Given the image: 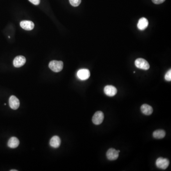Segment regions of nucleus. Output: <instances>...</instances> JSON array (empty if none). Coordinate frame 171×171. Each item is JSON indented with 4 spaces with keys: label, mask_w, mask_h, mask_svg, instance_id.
Masks as SVG:
<instances>
[{
    "label": "nucleus",
    "mask_w": 171,
    "mask_h": 171,
    "mask_svg": "<svg viewBox=\"0 0 171 171\" xmlns=\"http://www.w3.org/2000/svg\"><path fill=\"white\" fill-rule=\"evenodd\" d=\"M153 136L155 138H163L165 136V132L164 130H157L153 132Z\"/></svg>",
    "instance_id": "15"
},
{
    "label": "nucleus",
    "mask_w": 171,
    "mask_h": 171,
    "mask_svg": "<svg viewBox=\"0 0 171 171\" xmlns=\"http://www.w3.org/2000/svg\"><path fill=\"white\" fill-rule=\"evenodd\" d=\"M20 26L22 29L26 30H31L34 29V24L29 20H22L20 22Z\"/></svg>",
    "instance_id": "10"
},
{
    "label": "nucleus",
    "mask_w": 171,
    "mask_h": 171,
    "mask_svg": "<svg viewBox=\"0 0 171 171\" xmlns=\"http://www.w3.org/2000/svg\"><path fill=\"white\" fill-rule=\"evenodd\" d=\"M26 61V58L23 56H18L15 57L13 60V64L16 68H20L25 65Z\"/></svg>",
    "instance_id": "7"
},
{
    "label": "nucleus",
    "mask_w": 171,
    "mask_h": 171,
    "mask_svg": "<svg viewBox=\"0 0 171 171\" xmlns=\"http://www.w3.org/2000/svg\"><path fill=\"white\" fill-rule=\"evenodd\" d=\"M90 76V71L88 69H81L77 72V76L81 80H86L89 78Z\"/></svg>",
    "instance_id": "5"
},
{
    "label": "nucleus",
    "mask_w": 171,
    "mask_h": 171,
    "mask_svg": "<svg viewBox=\"0 0 171 171\" xmlns=\"http://www.w3.org/2000/svg\"><path fill=\"white\" fill-rule=\"evenodd\" d=\"M135 64L137 68L146 70H148L150 68V65L148 62L142 58L137 59L135 61Z\"/></svg>",
    "instance_id": "2"
},
{
    "label": "nucleus",
    "mask_w": 171,
    "mask_h": 171,
    "mask_svg": "<svg viewBox=\"0 0 171 171\" xmlns=\"http://www.w3.org/2000/svg\"><path fill=\"white\" fill-rule=\"evenodd\" d=\"M141 110L142 112L146 115H150L153 112V107L147 104H143L141 106Z\"/></svg>",
    "instance_id": "13"
},
{
    "label": "nucleus",
    "mask_w": 171,
    "mask_h": 171,
    "mask_svg": "<svg viewBox=\"0 0 171 171\" xmlns=\"http://www.w3.org/2000/svg\"><path fill=\"white\" fill-rule=\"evenodd\" d=\"M169 160L166 158H163L160 157L156 160V165L158 168L161 169H166L169 166Z\"/></svg>",
    "instance_id": "4"
},
{
    "label": "nucleus",
    "mask_w": 171,
    "mask_h": 171,
    "mask_svg": "<svg viewBox=\"0 0 171 171\" xmlns=\"http://www.w3.org/2000/svg\"><path fill=\"white\" fill-rule=\"evenodd\" d=\"M20 142L18 139L15 137H12L10 139L8 142V146L11 148H15L19 145Z\"/></svg>",
    "instance_id": "14"
},
{
    "label": "nucleus",
    "mask_w": 171,
    "mask_h": 171,
    "mask_svg": "<svg viewBox=\"0 0 171 171\" xmlns=\"http://www.w3.org/2000/svg\"><path fill=\"white\" fill-rule=\"evenodd\" d=\"M104 92L107 96L113 97L117 93V89L111 85H107L105 87Z\"/></svg>",
    "instance_id": "9"
},
{
    "label": "nucleus",
    "mask_w": 171,
    "mask_h": 171,
    "mask_svg": "<svg viewBox=\"0 0 171 171\" xmlns=\"http://www.w3.org/2000/svg\"><path fill=\"white\" fill-rule=\"evenodd\" d=\"M70 3L74 7H77L80 4L81 0H69Z\"/></svg>",
    "instance_id": "16"
},
{
    "label": "nucleus",
    "mask_w": 171,
    "mask_h": 171,
    "mask_svg": "<svg viewBox=\"0 0 171 171\" xmlns=\"http://www.w3.org/2000/svg\"><path fill=\"white\" fill-rule=\"evenodd\" d=\"M49 66L50 69L54 72H60L63 69V62L61 61H52L50 62Z\"/></svg>",
    "instance_id": "1"
},
{
    "label": "nucleus",
    "mask_w": 171,
    "mask_h": 171,
    "mask_svg": "<svg viewBox=\"0 0 171 171\" xmlns=\"http://www.w3.org/2000/svg\"><path fill=\"white\" fill-rule=\"evenodd\" d=\"M29 1L34 5H38L40 3V0H29Z\"/></svg>",
    "instance_id": "18"
},
{
    "label": "nucleus",
    "mask_w": 171,
    "mask_h": 171,
    "mask_svg": "<svg viewBox=\"0 0 171 171\" xmlns=\"http://www.w3.org/2000/svg\"><path fill=\"white\" fill-rule=\"evenodd\" d=\"M104 115L101 111H97L95 113L92 118V122L95 125H100L103 121Z\"/></svg>",
    "instance_id": "3"
},
{
    "label": "nucleus",
    "mask_w": 171,
    "mask_h": 171,
    "mask_svg": "<svg viewBox=\"0 0 171 171\" xmlns=\"http://www.w3.org/2000/svg\"><path fill=\"white\" fill-rule=\"evenodd\" d=\"M61 144V140L58 136H55L53 137L50 140V144L51 146L53 148H58Z\"/></svg>",
    "instance_id": "11"
},
{
    "label": "nucleus",
    "mask_w": 171,
    "mask_h": 171,
    "mask_svg": "<svg viewBox=\"0 0 171 171\" xmlns=\"http://www.w3.org/2000/svg\"><path fill=\"white\" fill-rule=\"evenodd\" d=\"M152 1L155 4H159L164 2L165 0H152Z\"/></svg>",
    "instance_id": "19"
},
{
    "label": "nucleus",
    "mask_w": 171,
    "mask_h": 171,
    "mask_svg": "<svg viewBox=\"0 0 171 171\" xmlns=\"http://www.w3.org/2000/svg\"><path fill=\"white\" fill-rule=\"evenodd\" d=\"M10 106L12 110H16L19 108L20 106V101L18 98L14 96L10 97L9 100Z\"/></svg>",
    "instance_id": "8"
},
{
    "label": "nucleus",
    "mask_w": 171,
    "mask_h": 171,
    "mask_svg": "<svg viewBox=\"0 0 171 171\" xmlns=\"http://www.w3.org/2000/svg\"><path fill=\"white\" fill-rule=\"evenodd\" d=\"M119 156V153L114 148L108 149L106 152V157L108 160L111 161L116 160Z\"/></svg>",
    "instance_id": "6"
},
{
    "label": "nucleus",
    "mask_w": 171,
    "mask_h": 171,
    "mask_svg": "<svg viewBox=\"0 0 171 171\" xmlns=\"http://www.w3.org/2000/svg\"><path fill=\"white\" fill-rule=\"evenodd\" d=\"M17 171V170H11V171Z\"/></svg>",
    "instance_id": "20"
},
{
    "label": "nucleus",
    "mask_w": 171,
    "mask_h": 171,
    "mask_svg": "<svg viewBox=\"0 0 171 171\" xmlns=\"http://www.w3.org/2000/svg\"><path fill=\"white\" fill-rule=\"evenodd\" d=\"M165 80L167 81H170L171 80V70H170L167 71V73L165 74L164 77Z\"/></svg>",
    "instance_id": "17"
},
{
    "label": "nucleus",
    "mask_w": 171,
    "mask_h": 171,
    "mask_svg": "<svg viewBox=\"0 0 171 171\" xmlns=\"http://www.w3.org/2000/svg\"><path fill=\"white\" fill-rule=\"evenodd\" d=\"M117 151H118V152H119V153L120 152V150H117Z\"/></svg>",
    "instance_id": "21"
},
{
    "label": "nucleus",
    "mask_w": 171,
    "mask_h": 171,
    "mask_svg": "<svg viewBox=\"0 0 171 171\" xmlns=\"http://www.w3.org/2000/svg\"><path fill=\"white\" fill-rule=\"evenodd\" d=\"M148 25V21L146 18L143 17L139 20L137 27L140 30H143L146 29Z\"/></svg>",
    "instance_id": "12"
}]
</instances>
